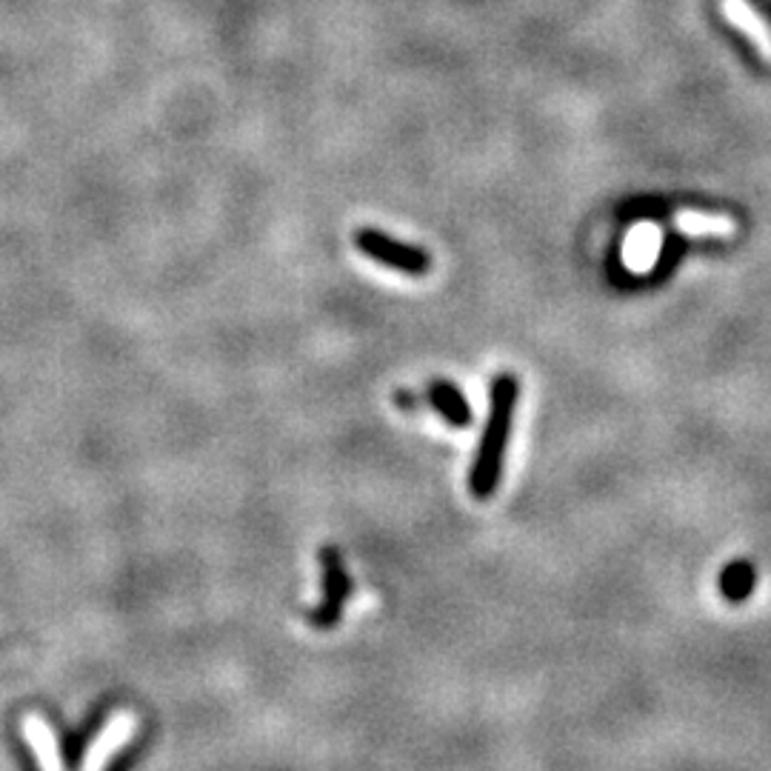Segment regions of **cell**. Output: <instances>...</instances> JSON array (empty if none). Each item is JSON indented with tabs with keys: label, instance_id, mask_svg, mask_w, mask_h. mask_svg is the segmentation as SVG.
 Listing matches in <instances>:
<instances>
[{
	"label": "cell",
	"instance_id": "52a82bcc",
	"mask_svg": "<svg viewBox=\"0 0 771 771\" xmlns=\"http://www.w3.org/2000/svg\"><path fill=\"white\" fill-rule=\"evenodd\" d=\"M429 404L432 409L446 420L448 427L455 429H466L471 427V406L469 400L463 397V392L457 389L455 383L448 381H432L429 383Z\"/></svg>",
	"mask_w": 771,
	"mask_h": 771
},
{
	"label": "cell",
	"instance_id": "6da1fadb",
	"mask_svg": "<svg viewBox=\"0 0 771 771\" xmlns=\"http://www.w3.org/2000/svg\"><path fill=\"white\" fill-rule=\"evenodd\" d=\"M517 397H521V383L512 372L494 377L492 389H489V418H486L480 448L469 471V492L475 500L492 498L503 480V463H506L509 437H512Z\"/></svg>",
	"mask_w": 771,
	"mask_h": 771
},
{
	"label": "cell",
	"instance_id": "9c48e42d",
	"mask_svg": "<svg viewBox=\"0 0 771 771\" xmlns=\"http://www.w3.org/2000/svg\"><path fill=\"white\" fill-rule=\"evenodd\" d=\"M26 737H30L32 749H35L37 760H40V769L44 771H63L58 757V743L51 737L49 726H46L40 717H30L26 720Z\"/></svg>",
	"mask_w": 771,
	"mask_h": 771
},
{
	"label": "cell",
	"instance_id": "7a4b0ae2",
	"mask_svg": "<svg viewBox=\"0 0 771 771\" xmlns=\"http://www.w3.org/2000/svg\"><path fill=\"white\" fill-rule=\"evenodd\" d=\"M354 246L366 257H372L375 264L395 269L400 274H409V278H423L432 269V257L420 246L397 241V237L386 235L381 229H358L354 232Z\"/></svg>",
	"mask_w": 771,
	"mask_h": 771
},
{
	"label": "cell",
	"instance_id": "277c9868",
	"mask_svg": "<svg viewBox=\"0 0 771 771\" xmlns=\"http://www.w3.org/2000/svg\"><path fill=\"white\" fill-rule=\"evenodd\" d=\"M720 15L723 21L732 23L746 40L757 49V55L771 63V23L766 21L763 12L751 0H720Z\"/></svg>",
	"mask_w": 771,
	"mask_h": 771
},
{
	"label": "cell",
	"instance_id": "8992f818",
	"mask_svg": "<svg viewBox=\"0 0 771 771\" xmlns=\"http://www.w3.org/2000/svg\"><path fill=\"white\" fill-rule=\"evenodd\" d=\"M135 728H138L135 714H118V717L112 720L109 726L103 728L101 737L92 743L86 763H83V771H103V766L109 763V757L135 735Z\"/></svg>",
	"mask_w": 771,
	"mask_h": 771
},
{
	"label": "cell",
	"instance_id": "ba28073f",
	"mask_svg": "<svg viewBox=\"0 0 771 771\" xmlns=\"http://www.w3.org/2000/svg\"><path fill=\"white\" fill-rule=\"evenodd\" d=\"M757 588V569L751 560H732L717 577V592L728 603H746Z\"/></svg>",
	"mask_w": 771,
	"mask_h": 771
},
{
	"label": "cell",
	"instance_id": "3957f363",
	"mask_svg": "<svg viewBox=\"0 0 771 771\" xmlns=\"http://www.w3.org/2000/svg\"><path fill=\"white\" fill-rule=\"evenodd\" d=\"M320 563H324V600L317 606L312 615H308V623L315 629H331L343 617V603L346 597L352 595V581L346 574L343 563H340V554L335 549H324L320 551Z\"/></svg>",
	"mask_w": 771,
	"mask_h": 771
},
{
	"label": "cell",
	"instance_id": "5b68a950",
	"mask_svg": "<svg viewBox=\"0 0 771 771\" xmlns=\"http://www.w3.org/2000/svg\"><path fill=\"white\" fill-rule=\"evenodd\" d=\"M675 232L686 237H732L737 235V221L732 214L703 212V209H680L671 214Z\"/></svg>",
	"mask_w": 771,
	"mask_h": 771
}]
</instances>
